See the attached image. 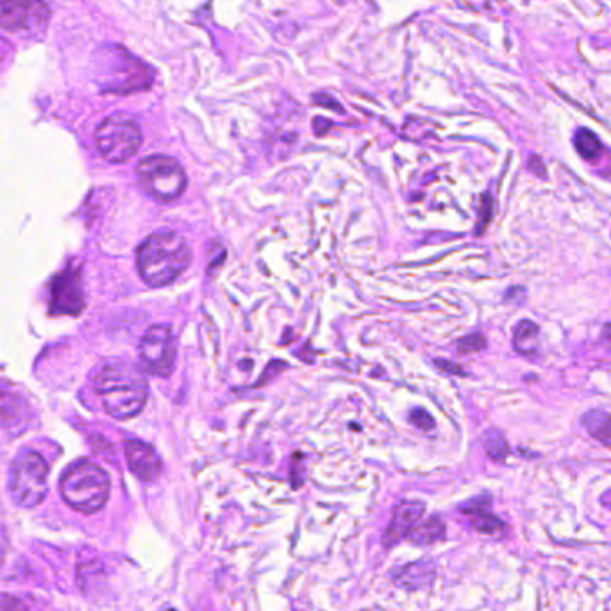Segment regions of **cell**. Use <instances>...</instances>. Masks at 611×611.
<instances>
[{"label": "cell", "instance_id": "obj_1", "mask_svg": "<svg viewBox=\"0 0 611 611\" xmlns=\"http://www.w3.org/2000/svg\"><path fill=\"white\" fill-rule=\"evenodd\" d=\"M95 393L104 411L126 420L142 413L149 399L145 372L131 361H108L94 376Z\"/></svg>", "mask_w": 611, "mask_h": 611}, {"label": "cell", "instance_id": "obj_2", "mask_svg": "<svg viewBox=\"0 0 611 611\" xmlns=\"http://www.w3.org/2000/svg\"><path fill=\"white\" fill-rule=\"evenodd\" d=\"M138 272L145 285L163 288L172 285L192 263V249L174 231H161L149 236L136 254Z\"/></svg>", "mask_w": 611, "mask_h": 611}, {"label": "cell", "instance_id": "obj_3", "mask_svg": "<svg viewBox=\"0 0 611 611\" xmlns=\"http://www.w3.org/2000/svg\"><path fill=\"white\" fill-rule=\"evenodd\" d=\"M60 490L72 509L92 515L106 506L111 481L104 468L83 459L67 468L62 477Z\"/></svg>", "mask_w": 611, "mask_h": 611}, {"label": "cell", "instance_id": "obj_4", "mask_svg": "<svg viewBox=\"0 0 611 611\" xmlns=\"http://www.w3.org/2000/svg\"><path fill=\"white\" fill-rule=\"evenodd\" d=\"M97 74L110 92L128 94L151 87V69L119 45H106L97 53Z\"/></svg>", "mask_w": 611, "mask_h": 611}, {"label": "cell", "instance_id": "obj_5", "mask_svg": "<svg viewBox=\"0 0 611 611\" xmlns=\"http://www.w3.org/2000/svg\"><path fill=\"white\" fill-rule=\"evenodd\" d=\"M136 174L142 188L160 202L178 201L188 183L181 163L163 154L144 158L138 163Z\"/></svg>", "mask_w": 611, "mask_h": 611}, {"label": "cell", "instance_id": "obj_6", "mask_svg": "<svg viewBox=\"0 0 611 611\" xmlns=\"http://www.w3.org/2000/svg\"><path fill=\"white\" fill-rule=\"evenodd\" d=\"M47 479L49 465L44 456L35 450L22 452L12 467L10 490L13 500L22 508H37L47 495Z\"/></svg>", "mask_w": 611, "mask_h": 611}, {"label": "cell", "instance_id": "obj_7", "mask_svg": "<svg viewBox=\"0 0 611 611\" xmlns=\"http://www.w3.org/2000/svg\"><path fill=\"white\" fill-rule=\"evenodd\" d=\"M95 140L103 158L110 163H126L138 153L142 145V131L133 119L113 115L99 126Z\"/></svg>", "mask_w": 611, "mask_h": 611}, {"label": "cell", "instance_id": "obj_8", "mask_svg": "<svg viewBox=\"0 0 611 611\" xmlns=\"http://www.w3.org/2000/svg\"><path fill=\"white\" fill-rule=\"evenodd\" d=\"M176 340L169 326H153L142 338L140 359L144 368L158 377H169L176 367Z\"/></svg>", "mask_w": 611, "mask_h": 611}, {"label": "cell", "instance_id": "obj_9", "mask_svg": "<svg viewBox=\"0 0 611 611\" xmlns=\"http://www.w3.org/2000/svg\"><path fill=\"white\" fill-rule=\"evenodd\" d=\"M49 10L44 0H0V28L26 31L45 26Z\"/></svg>", "mask_w": 611, "mask_h": 611}, {"label": "cell", "instance_id": "obj_10", "mask_svg": "<svg viewBox=\"0 0 611 611\" xmlns=\"http://www.w3.org/2000/svg\"><path fill=\"white\" fill-rule=\"evenodd\" d=\"M425 513V504L420 500H404L400 502L392 515V520L384 531L383 543L384 547H395L402 538L409 534V531L420 522Z\"/></svg>", "mask_w": 611, "mask_h": 611}, {"label": "cell", "instance_id": "obj_11", "mask_svg": "<svg viewBox=\"0 0 611 611\" xmlns=\"http://www.w3.org/2000/svg\"><path fill=\"white\" fill-rule=\"evenodd\" d=\"M126 459L131 472L144 483H153L161 474V459L145 442L129 440L126 443Z\"/></svg>", "mask_w": 611, "mask_h": 611}, {"label": "cell", "instance_id": "obj_12", "mask_svg": "<svg viewBox=\"0 0 611 611\" xmlns=\"http://www.w3.org/2000/svg\"><path fill=\"white\" fill-rule=\"evenodd\" d=\"M461 511L472 518V525L479 533L497 534L506 527L504 522L490 511V499L488 497H477V499L463 504Z\"/></svg>", "mask_w": 611, "mask_h": 611}, {"label": "cell", "instance_id": "obj_13", "mask_svg": "<svg viewBox=\"0 0 611 611\" xmlns=\"http://www.w3.org/2000/svg\"><path fill=\"white\" fill-rule=\"evenodd\" d=\"M434 575L436 570L431 561H415L400 568V572L395 575V581L399 586H404L406 590H420L431 584Z\"/></svg>", "mask_w": 611, "mask_h": 611}, {"label": "cell", "instance_id": "obj_14", "mask_svg": "<svg viewBox=\"0 0 611 611\" xmlns=\"http://www.w3.org/2000/svg\"><path fill=\"white\" fill-rule=\"evenodd\" d=\"M406 538H409L413 543H420V545L442 541V540H445V522L440 516H431L424 522H418L409 531V534Z\"/></svg>", "mask_w": 611, "mask_h": 611}, {"label": "cell", "instance_id": "obj_15", "mask_svg": "<svg viewBox=\"0 0 611 611\" xmlns=\"http://www.w3.org/2000/svg\"><path fill=\"white\" fill-rule=\"evenodd\" d=\"M586 431L602 443H611V415L602 409H590L582 415Z\"/></svg>", "mask_w": 611, "mask_h": 611}, {"label": "cell", "instance_id": "obj_16", "mask_svg": "<svg viewBox=\"0 0 611 611\" xmlns=\"http://www.w3.org/2000/svg\"><path fill=\"white\" fill-rule=\"evenodd\" d=\"M513 347L516 352L524 356L534 354L538 347V326L531 320H520L518 326L515 327Z\"/></svg>", "mask_w": 611, "mask_h": 611}, {"label": "cell", "instance_id": "obj_17", "mask_svg": "<svg viewBox=\"0 0 611 611\" xmlns=\"http://www.w3.org/2000/svg\"><path fill=\"white\" fill-rule=\"evenodd\" d=\"M574 145L579 156L586 161H595L602 153V144L590 129H579L574 136Z\"/></svg>", "mask_w": 611, "mask_h": 611}, {"label": "cell", "instance_id": "obj_18", "mask_svg": "<svg viewBox=\"0 0 611 611\" xmlns=\"http://www.w3.org/2000/svg\"><path fill=\"white\" fill-rule=\"evenodd\" d=\"M484 449L488 452V456L495 461H504L506 456L509 454L508 443L502 436V433L499 431H488L484 436Z\"/></svg>", "mask_w": 611, "mask_h": 611}, {"label": "cell", "instance_id": "obj_19", "mask_svg": "<svg viewBox=\"0 0 611 611\" xmlns=\"http://www.w3.org/2000/svg\"><path fill=\"white\" fill-rule=\"evenodd\" d=\"M491 215H493V201L488 194H484L481 197V204H479V215H477V227H475V233L481 235L486 226L490 224L491 220Z\"/></svg>", "mask_w": 611, "mask_h": 611}, {"label": "cell", "instance_id": "obj_20", "mask_svg": "<svg viewBox=\"0 0 611 611\" xmlns=\"http://www.w3.org/2000/svg\"><path fill=\"white\" fill-rule=\"evenodd\" d=\"M486 347V340L483 334L479 333H474V334H468L461 340H458V349L459 352L467 354V352H477V351H483Z\"/></svg>", "mask_w": 611, "mask_h": 611}, {"label": "cell", "instance_id": "obj_21", "mask_svg": "<svg viewBox=\"0 0 611 611\" xmlns=\"http://www.w3.org/2000/svg\"><path fill=\"white\" fill-rule=\"evenodd\" d=\"M0 611H28V607L15 595L0 593Z\"/></svg>", "mask_w": 611, "mask_h": 611}, {"label": "cell", "instance_id": "obj_22", "mask_svg": "<svg viewBox=\"0 0 611 611\" xmlns=\"http://www.w3.org/2000/svg\"><path fill=\"white\" fill-rule=\"evenodd\" d=\"M411 424L422 431H429L434 427V420L425 409H415L411 413Z\"/></svg>", "mask_w": 611, "mask_h": 611}, {"label": "cell", "instance_id": "obj_23", "mask_svg": "<svg viewBox=\"0 0 611 611\" xmlns=\"http://www.w3.org/2000/svg\"><path fill=\"white\" fill-rule=\"evenodd\" d=\"M527 167H529V170L534 174V176H538V178H547V172H545V167H543V161L540 160V158H536V156H533L531 160H529V163H527Z\"/></svg>", "mask_w": 611, "mask_h": 611}, {"label": "cell", "instance_id": "obj_24", "mask_svg": "<svg viewBox=\"0 0 611 611\" xmlns=\"http://www.w3.org/2000/svg\"><path fill=\"white\" fill-rule=\"evenodd\" d=\"M6 549H8V536H6L4 529L0 527V566H3V563H4V557H6Z\"/></svg>", "mask_w": 611, "mask_h": 611}, {"label": "cell", "instance_id": "obj_25", "mask_svg": "<svg viewBox=\"0 0 611 611\" xmlns=\"http://www.w3.org/2000/svg\"><path fill=\"white\" fill-rule=\"evenodd\" d=\"M436 365L440 367V368H443V370H447V372H456V374H463V370L461 368H458V367H454V365H449L447 361H436Z\"/></svg>", "mask_w": 611, "mask_h": 611}, {"label": "cell", "instance_id": "obj_26", "mask_svg": "<svg viewBox=\"0 0 611 611\" xmlns=\"http://www.w3.org/2000/svg\"><path fill=\"white\" fill-rule=\"evenodd\" d=\"M167 611H178V609H167Z\"/></svg>", "mask_w": 611, "mask_h": 611}]
</instances>
